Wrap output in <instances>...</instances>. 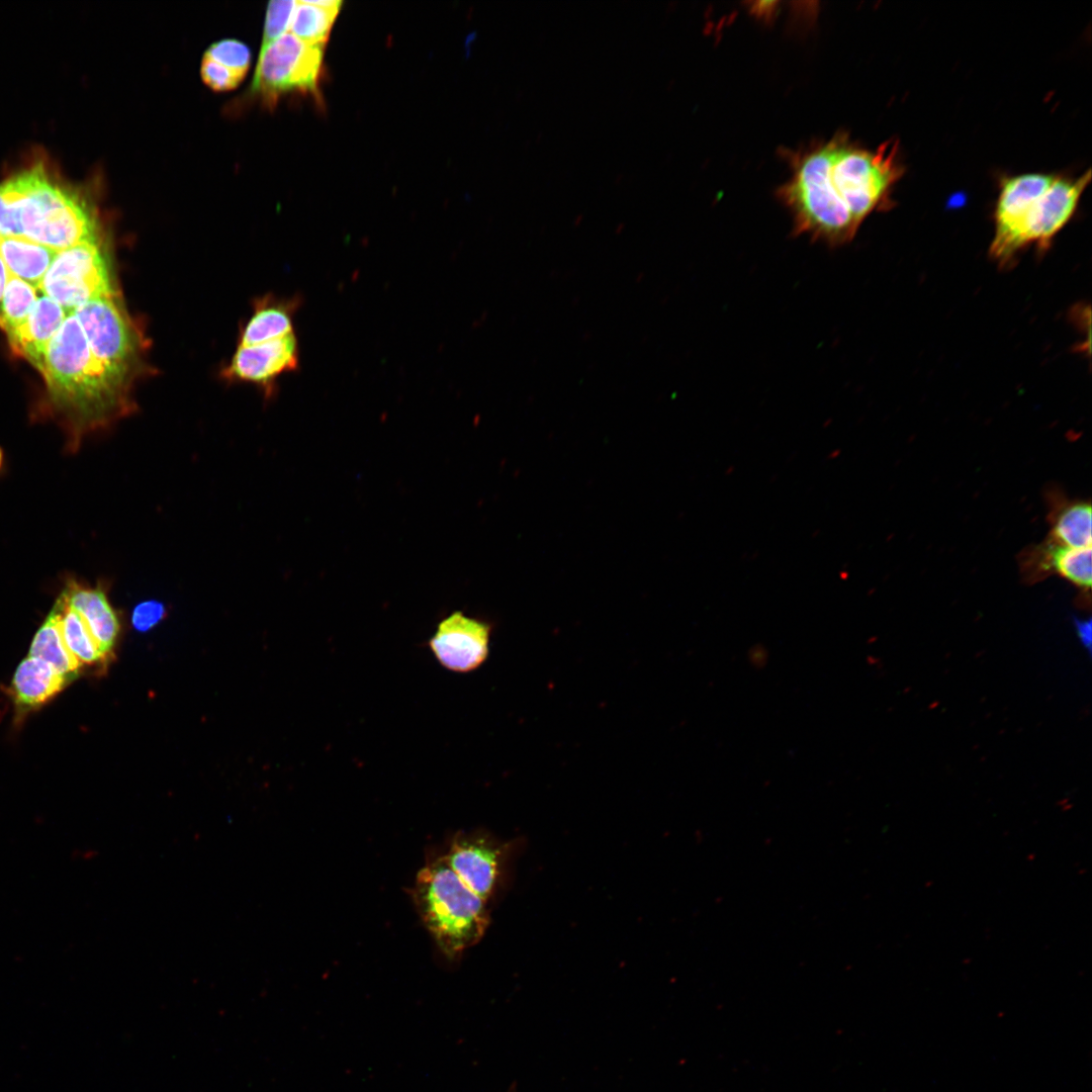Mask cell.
<instances>
[{"instance_id":"obj_1","label":"cell","mask_w":1092,"mask_h":1092,"mask_svg":"<svg viewBox=\"0 0 1092 1092\" xmlns=\"http://www.w3.org/2000/svg\"><path fill=\"white\" fill-rule=\"evenodd\" d=\"M787 156L791 174L777 196L794 235L829 247L849 243L870 214L888 207L904 173L896 141L871 150L844 132Z\"/></svg>"},{"instance_id":"obj_2","label":"cell","mask_w":1092,"mask_h":1092,"mask_svg":"<svg viewBox=\"0 0 1092 1092\" xmlns=\"http://www.w3.org/2000/svg\"><path fill=\"white\" fill-rule=\"evenodd\" d=\"M39 371L60 416L67 452L78 451L89 434L130 411L128 387L92 355L74 312L51 340Z\"/></svg>"},{"instance_id":"obj_3","label":"cell","mask_w":1092,"mask_h":1092,"mask_svg":"<svg viewBox=\"0 0 1092 1092\" xmlns=\"http://www.w3.org/2000/svg\"><path fill=\"white\" fill-rule=\"evenodd\" d=\"M20 238L56 252L98 241L93 211L78 194L55 182L37 165L0 183Z\"/></svg>"},{"instance_id":"obj_4","label":"cell","mask_w":1092,"mask_h":1092,"mask_svg":"<svg viewBox=\"0 0 1092 1092\" xmlns=\"http://www.w3.org/2000/svg\"><path fill=\"white\" fill-rule=\"evenodd\" d=\"M413 899L423 923L448 958L478 942L488 926L486 902L457 877L444 856L420 870Z\"/></svg>"},{"instance_id":"obj_5","label":"cell","mask_w":1092,"mask_h":1092,"mask_svg":"<svg viewBox=\"0 0 1092 1092\" xmlns=\"http://www.w3.org/2000/svg\"><path fill=\"white\" fill-rule=\"evenodd\" d=\"M1090 180V170L1078 177L1032 173L1016 201L1010 229L993 257L1004 262L1028 244L1049 245L1075 213Z\"/></svg>"},{"instance_id":"obj_6","label":"cell","mask_w":1092,"mask_h":1092,"mask_svg":"<svg viewBox=\"0 0 1092 1092\" xmlns=\"http://www.w3.org/2000/svg\"><path fill=\"white\" fill-rule=\"evenodd\" d=\"M323 61V46L305 43L287 31L261 47L251 89L269 103L288 92L316 97Z\"/></svg>"},{"instance_id":"obj_7","label":"cell","mask_w":1092,"mask_h":1092,"mask_svg":"<svg viewBox=\"0 0 1092 1092\" xmlns=\"http://www.w3.org/2000/svg\"><path fill=\"white\" fill-rule=\"evenodd\" d=\"M39 290L67 313L90 300L115 297L110 269L98 241L58 252Z\"/></svg>"},{"instance_id":"obj_8","label":"cell","mask_w":1092,"mask_h":1092,"mask_svg":"<svg viewBox=\"0 0 1092 1092\" xmlns=\"http://www.w3.org/2000/svg\"><path fill=\"white\" fill-rule=\"evenodd\" d=\"M92 355L127 386L139 359V338L116 297L96 298L74 311Z\"/></svg>"},{"instance_id":"obj_9","label":"cell","mask_w":1092,"mask_h":1092,"mask_svg":"<svg viewBox=\"0 0 1092 1092\" xmlns=\"http://www.w3.org/2000/svg\"><path fill=\"white\" fill-rule=\"evenodd\" d=\"M506 846L485 833H458L444 858L457 877L485 902L502 873Z\"/></svg>"},{"instance_id":"obj_10","label":"cell","mask_w":1092,"mask_h":1092,"mask_svg":"<svg viewBox=\"0 0 1092 1092\" xmlns=\"http://www.w3.org/2000/svg\"><path fill=\"white\" fill-rule=\"evenodd\" d=\"M489 632L490 627L486 623L455 612L439 623L429 646L444 667L467 672L485 660Z\"/></svg>"},{"instance_id":"obj_11","label":"cell","mask_w":1092,"mask_h":1092,"mask_svg":"<svg viewBox=\"0 0 1092 1092\" xmlns=\"http://www.w3.org/2000/svg\"><path fill=\"white\" fill-rule=\"evenodd\" d=\"M85 621L102 653L109 658L120 633V618L111 605L105 581L94 584L66 575L59 593Z\"/></svg>"},{"instance_id":"obj_12","label":"cell","mask_w":1092,"mask_h":1092,"mask_svg":"<svg viewBox=\"0 0 1092 1092\" xmlns=\"http://www.w3.org/2000/svg\"><path fill=\"white\" fill-rule=\"evenodd\" d=\"M71 684L49 663L27 654L17 665L7 687L14 726L20 727L31 713L42 708Z\"/></svg>"},{"instance_id":"obj_13","label":"cell","mask_w":1092,"mask_h":1092,"mask_svg":"<svg viewBox=\"0 0 1092 1092\" xmlns=\"http://www.w3.org/2000/svg\"><path fill=\"white\" fill-rule=\"evenodd\" d=\"M297 366V341L290 334L257 345L239 346L223 374L229 379L267 385Z\"/></svg>"},{"instance_id":"obj_14","label":"cell","mask_w":1092,"mask_h":1092,"mask_svg":"<svg viewBox=\"0 0 1092 1092\" xmlns=\"http://www.w3.org/2000/svg\"><path fill=\"white\" fill-rule=\"evenodd\" d=\"M67 314L62 306L42 293L26 320L7 335L11 348L40 370L47 348Z\"/></svg>"},{"instance_id":"obj_15","label":"cell","mask_w":1092,"mask_h":1092,"mask_svg":"<svg viewBox=\"0 0 1092 1092\" xmlns=\"http://www.w3.org/2000/svg\"><path fill=\"white\" fill-rule=\"evenodd\" d=\"M58 252L20 237H3L0 257L10 275L39 290L40 283Z\"/></svg>"},{"instance_id":"obj_16","label":"cell","mask_w":1092,"mask_h":1092,"mask_svg":"<svg viewBox=\"0 0 1092 1092\" xmlns=\"http://www.w3.org/2000/svg\"><path fill=\"white\" fill-rule=\"evenodd\" d=\"M28 655L49 663L71 682L81 675L83 671L81 665L65 644L60 627L59 610L55 603L34 634Z\"/></svg>"},{"instance_id":"obj_17","label":"cell","mask_w":1092,"mask_h":1092,"mask_svg":"<svg viewBox=\"0 0 1092 1092\" xmlns=\"http://www.w3.org/2000/svg\"><path fill=\"white\" fill-rule=\"evenodd\" d=\"M60 615V627L65 644L84 670L104 666L107 657L100 650L83 618L59 594L55 600Z\"/></svg>"},{"instance_id":"obj_18","label":"cell","mask_w":1092,"mask_h":1092,"mask_svg":"<svg viewBox=\"0 0 1092 1092\" xmlns=\"http://www.w3.org/2000/svg\"><path fill=\"white\" fill-rule=\"evenodd\" d=\"M341 6L339 0L297 1L288 31L305 43L325 47Z\"/></svg>"},{"instance_id":"obj_19","label":"cell","mask_w":1092,"mask_h":1092,"mask_svg":"<svg viewBox=\"0 0 1092 1092\" xmlns=\"http://www.w3.org/2000/svg\"><path fill=\"white\" fill-rule=\"evenodd\" d=\"M1091 547L1072 548L1050 541L1039 550V568L1054 570L1080 588L1089 590L1092 582Z\"/></svg>"},{"instance_id":"obj_20","label":"cell","mask_w":1092,"mask_h":1092,"mask_svg":"<svg viewBox=\"0 0 1092 1092\" xmlns=\"http://www.w3.org/2000/svg\"><path fill=\"white\" fill-rule=\"evenodd\" d=\"M292 306L283 302L259 305L243 329L240 346L273 341L292 333Z\"/></svg>"},{"instance_id":"obj_21","label":"cell","mask_w":1092,"mask_h":1092,"mask_svg":"<svg viewBox=\"0 0 1092 1092\" xmlns=\"http://www.w3.org/2000/svg\"><path fill=\"white\" fill-rule=\"evenodd\" d=\"M1091 526L1090 504H1069L1053 520L1051 541L1072 548L1091 547Z\"/></svg>"},{"instance_id":"obj_22","label":"cell","mask_w":1092,"mask_h":1092,"mask_svg":"<svg viewBox=\"0 0 1092 1092\" xmlns=\"http://www.w3.org/2000/svg\"><path fill=\"white\" fill-rule=\"evenodd\" d=\"M37 289L10 275L0 301V328L8 335L21 325L37 299Z\"/></svg>"},{"instance_id":"obj_23","label":"cell","mask_w":1092,"mask_h":1092,"mask_svg":"<svg viewBox=\"0 0 1092 1092\" xmlns=\"http://www.w3.org/2000/svg\"><path fill=\"white\" fill-rule=\"evenodd\" d=\"M205 57L226 67L245 78L251 64V53L247 44L238 39H221L213 42L204 53Z\"/></svg>"},{"instance_id":"obj_24","label":"cell","mask_w":1092,"mask_h":1092,"mask_svg":"<svg viewBox=\"0 0 1092 1092\" xmlns=\"http://www.w3.org/2000/svg\"><path fill=\"white\" fill-rule=\"evenodd\" d=\"M297 1H270L266 11L262 46H266L289 29L292 14Z\"/></svg>"},{"instance_id":"obj_25","label":"cell","mask_w":1092,"mask_h":1092,"mask_svg":"<svg viewBox=\"0 0 1092 1092\" xmlns=\"http://www.w3.org/2000/svg\"><path fill=\"white\" fill-rule=\"evenodd\" d=\"M202 81L217 92L235 89L244 80L226 67L203 56L200 68Z\"/></svg>"},{"instance_id":"obj_26","label":"cell","mask_w":1092,"mask_h":1092,"mask_svg":"<svg viewBox=\"0 0 1092 1092\" xmlns=\"http://www.w3.org/2000/svg\"><path fill=\"white\" fill-rule=\"evenodd\" d=\"M167 614L165 605L157 600H148L138 604L131 613V625L139 632H148L156 627Z\"/></svg>"},{"instance_id":"obj_27","label":"cell","mask_w":1092,"mask_h":1092,"mask_svg":"<svg viewBox=\"0 0 1092 1092\" xmlns=\"http://www.w3.org/2000/svg\"><path fill=\"white\" fill-rule=\"evenodd\" d=\"M0 235L2 237H20L10 208L0 192Z\"/></svg>"},{"instance_id":"obj_28","label":"cell","mask_w":1092,"mask_h":1092,"mask_svg":"<svg viewBox=\"0 0 1092 1092\" xmlns=\"http://www.w3.org/2000/svg\"><path fill=\"white\" fill-rule=\"evenodd\" d=\"M1076 631L1079 638L1082 640L1085 647L1089 648L1091 645V621L1090 620H1075Z\"/></svg>"},{"instance_id":"obj_29","label":"cell","mask_w":1092,"mask_h":1092,"mask_svg":"<svg viewBox=\"0 0 1092 1092\" xmlns=\"http://www.w3.org/2000/svg\"><path fill=\"white\" fill-rule=\"evenodd\" d=\"M10 273L0 257V301L2 300L6 284L9 280Z\"/></svg>"},{"instance_id":"obj_30","label":"cell","mask_w":1092,"mask_h":1092,"mask_svg":"<svg viewBox=\"0 0 1092 1092\" xmlns=\"http://www.w3.org/2000/svg\"><path fill=\"white\" fill-rule=\"evenodd\" d=\"M3 465H4V452H3V449L0 447V471L3 468Z\"/></svg>"},{"instance_id":"obj_31","label":"cell","mask_w":1092,"mask_h":1092,"mask_svg":"<svg viewBox=\"0 0 1092 1092\" xmlns=\"http://www.w3.org/2000/svg\"><path fill=\"white\" fill-rule=\"evenodd\" d=\"M623 176L624 175L622 173H619L618 175H616L614 183L619 184V182L622 180Z\"/></svg>"},{"instance_id":"obj_32","label":"cell","mask_w":1092,"mask_h":1092,"mask_svg":"<svg viewBox=\"0 0 1092 1092\" xmlns=\"http://www.w3.org/2000/svg\"><path fill=\"white\" fill-rule=\"evenodd\" d=\"M581 218H582V214H579L578 216H576L575 219H574V224H577L581 220Z\"/></svg>"},{"instance_id":"obj_33","label":"cell","mask_w":1092,"mask_h":1092,"mask_svg":"<svg viewBox=\"0 0 1092 1092\" xmlns=\"http://www.w3.org/2000/svg\"><path fill=\"white\" fill-rule=\"evenodd\" d=\"M2 238H3V237H2L1 235H0V243H1V240H2Z\"/></svg>"}]
</instances>
